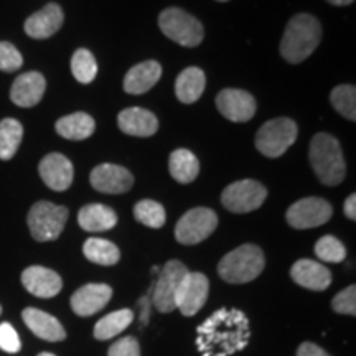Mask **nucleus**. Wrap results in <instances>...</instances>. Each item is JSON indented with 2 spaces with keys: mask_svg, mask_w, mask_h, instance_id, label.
<instances>
[{
  "mask_svg": "<svg viewBox=\"0 0 356 356\" xmlns=\"http://www.w3.org/2000/svg\"><path fill=\"white\" fill-rule=\"evenodd\" d=\"M83 254L86 259L99 266H114L121 259L119 248L102 238H89L83 246Z\"/></svg>",
  "mask_w": 356,
  "mask_h": 356,
  "instance_id": "28",
  "label": "nucleus"
},
{
  "mask_svg": "<svg viewBox=\"0 0 356 356\" xmlns=\"http://www.w3.org/2000/svg\"><path fill=\"white\" fill-rule=\"evenodd\" d=\"M108 356H140L139 341L134 337H126L111 345Z\"/></svg>",
  "mask_w": 356,
  "mask_h": 356,
  "instance_id": "38",
  "label": "nucleus"
},
{
  "mask_svg": "<svg viewBox=\"0 0 356 356\" xmlns=\"http://www.w3.org/2000/svg\"><path fill=\"white\" fill-rule=\"evenodd\" d=\"M44 89H47V81L43 74H40L38 71H29L13 81L10 99L20 108H33L42 101Z\"/></svg>",
  "mask_w": 356,
  "mask_h": 356,
  "instance_id": "19",
  "label": "nucleus"
},
{
  "mask_svg": "<svg viewBox=\"0 0 356 356\" xmlns=\"http://www.w3.org/2000/svg\"><path fill=\"white\" fill-rule=\"evenodd\" d=\"M327 2H330L333 6H338V7H345V6H350V3H353L355 0H327Z\"/></svg>",
  "mask_w": 356,
  "mask_h": 356,
  "instance_id": "41",
  "label": "nucleus"
},
{
  "mask_svg": "<svg viewBox=\"0 0 356 356\" xmlns=\"http://www.w3.org/2000/svg\"><path fill=\"white\" fill-rule=\"evenodd\" d=\"M22 318H24L26 327L33 332V335L44 341H63L66 338L63 325L47 312L29 307L22 314Z\"/></svg>",
  "mask_w": 356,
  "mask_h": 356,
  "instance_id": "21",
  "label": "nucleus"
},
{
  "mask_svg": "<svg viewBox=\"0 0 356 356\" xmlns=\"http://www.w3.org/2000/svg\"><path fill=\"white\" fill-rule=\"evenodd\" d=\"M315 254L323 262H341L346 257V249L335 236H323L315 244Z\"/></svg>",
  "mask_w": 356,
  "mask_h": 356,
  "instance_id": "34",
  "label": "nucleus"
},
{
  "mask_svg": "<svg viewBox=\"0 0 356 356\" xmlns=\"http://www.w3.org/2000/svg\"><path fill=\"white\" fill-rule=\"evenodd\" d=\"M216 108L233 122H246L254 118L256 99L243 89H222L216 96Z\"/></svg>",
  "mask_w": 356,
  "mask_h": 356,
  "instance_id": "13",
  "label": "nucleus"
},
{
  "mask_svg": "<svg viewBox=\"0 0 356 356\" xmlns=\"http://www.w3.org/2000/svg\"><path fill=\"white\" fill-rule=\"evenodd\" d=\"M22 65H24L22 53L12 43L0 42V71L13 73V71L20 70Z\"/></svg>",
  "mask_w": 356,
  "mask_h": 356,
  "instance_id": "35",
  "label": "nucleus"
},
{
  "mask_svg": "<svg viewBox=\"0 0 356 356\" xmlns=\"http://www.w3.org/2000/svg\"><path fill=\"white\" fill-rule=\"evenodd\" d=\"M267 190L256 180H239L226 186L221 195V203L231 213H249L261 208L266 202Z\"/></svg>",
  "mask_w": 356,
  "mask_h": 356,
  "instance_id": "9",
  "label": "nucleus"
},
{
  "mask_svg": "<svg viewBox=\"0 0 356 356\" xmlns=\"http://www.w3.org/2000/svg\"><path fill=\"white\" fill-rule=\"evenodd\" d=\"M0 314H2V307H0Z\"/></svg>",
  "mask_w": 356,
  "mask_h": 356,
  "instance_id": "44",
  "label": "nucleus"
},
{
  "mask_svg": "<svg viewBox=\"0 0 356 356\" xmlns=\"http://www.w3.org/2000/svg\"><path fill=\"white\" fill-rule=\"evenodd\" d=\"M218 228V216L210 208H193L180 218L175 226V239L185 246L204 241Z\"/></svg>",
  "mask_w": 356,
  "mask_h": 356,
  "instance_id": "8",
  "label": "nucleus"
},
{
  "mask_svg": "<svg viewBox=\"0 0 356 356\" xmlns=\"http://www.w3.org/2000/svg\"><path fill=\"white\" fill-rule=\"evenodd\" d=\"M78 222L84 231L89 233H101L109 231L118 225V215L113 208L101 203H92L83 207L78 213Z\"/></svg>",
  "mask_w": 356,
  "mask_h": 356,
  "instance_id": "24",
  "label": "nucleus"
},
{
  "mask_svg": "<svg viewBox=\"0 0 356 356\" xmlns=\"http://www.w3.org/2000/svg\"><path fill=\"white\" fill-rule=\"evenodd\" d=\"M22 137H24V126L17 119H3L0 121V159L10 160L19 150Z\"/></svg>",
  "mask_w": 356,
  "mask_h": 356,
  "instance_id": "30",
  "label": "nucleus"
},
{
  "mask_svg": "<svg viewBox=\"0 0 356 356\" xmlns=\"http://www.w3.org/2000/svg\"><path fill=\"white\" fill-rule=\"evenodd\" d=\"M332 106L343 118L356 121V89L353 84H341L337 86L330 95Z\"/></svg>",
  "mask_w": 356,
  "mask_h": 356,
  "instance_id": "33",
  "label": "nucleus"
},
{
  "mask_svg": "<svg viewBox=\"0 0 356 356\" xmlns=\"http://www.w3.org/2000/svg\"><path fill=\"white\" fill-rule=\"evenodd\" d=\"M333 215L332 204L323 198L310 197L296 202L287 210V222L296 229H309L322 226Z\"/></svg>",
  "mask_w": 356,
  "mask_h": 356,
  "instance_id": "11",
  "label": "nucleus"
},
{
  "mask_svg": "<svg viewBox=\"0 0 356 356\" xmlns=\"http://www.w3.org/2000/svg\"><path fill=\"white\" fill-rule=\"evenodd\" d=\"M251 330L241 310L221 309L198 327L197 346L202 356H231L248 346Z\"/></svg>",
  "mask_w": 356,
  "mask_h": 356,
  "instance_id": "1",
  "label": "nucleus"
},
{
  "mask_svg": "<svg viewBox=\"0 0 356 356\" xmlns=\"http://www.w3.org/2000/svg\"><path fill=\"white\" fill-rule=\"evenodd\" d=\"M71 73L76 78V81L83 84H89L95 81L97 74V63L92 53L86 48H79L71 56Z\"/></svg>",
  "mask_w": 356,
  "mask_h": 356,
  "instance_id": "31",
  "label": "nucleus"
},
{
  "mask_svg": "<svg viewBox=\"0 0 356 356\" xmlns=\"http://www.w3.org/2000/svg\"><path fill=\"white\" fill-rule=\"evenodd\" d=\"M134 216H136V220L142 222V225L154 229L162 228L167 220L165 208H163L159 202H154V200H142V202L137 203L136 207H134Z\"/></svg>",
  "mask_w": 356,
  "mask_h": 356,
  "instance_id": "32",
  "label": "nucleus"
},
{
  "mask_svg": "<svg viewBox=\"0 0 356 356\" xmlns=\"http://www.w3.org/2000/svg\"><path fill=\"white\" fill-rule=\"evenodd\" d=\"M89 180H91L92 188L109 195L126 193L134 185L132 173L121 165H114V163H102V165L95 167L89 175Z\"/></svg>",
  "mask_w": 356,
  "mask_h": 356,
  "instance_id": "14",
  "label": "nucleus"
},
{
  "mask_svg": "<svg viewBox=\"0 0 356 356\" xmlns=\"http://www.w3.org/2000/svg\"><path fill=\"white\" fill-rule=\"evenodd\" d=\"M65 15L58 3H48L35 12L25 22V33L35 40H44L55 35L63 25Z\"/></svg>",
  "mask_w": 356,
  "mask_h": 356,
  "instance_id": "18",
  "label": "nucleus"
},
{
  "mask_svg": "<svg viewBox=\"0 0 356 356\" xmlns=\"http://www.w3.org/2000/svg\"><path fill=\"white\" fill-rule=\"evenodd\" d=\"M345 215L350 220H356V195H350L345 202Z\"/></svg>",
  "mask_w": 356,
  "mask_h": 356,
  "instance_id": "40",
  "label": "nucleus"
},
{
  "mask_svg": "<svg viewBox=\"0 0 356 356\" xmlns=\"http://www.w3.org/2000/svg\"><path fill=\"white\" fill-rule=\"evenodd\" d=\"M113 297V289L106 284H86L71 297V309L79 317H91L104 309Z\"/></svg>",
  "mask_w": 356,
  "mask_h": 356,
  "instance_id": "17",
  "label": "nucleus"
},
{
  "mask_svg": "<svg viewBox=\"0 0 356 356\" xmlns=\"http://www.w3.org/2000/svg\"><path fill=\"white\" fill-rule=\"evenodd\" d=\"M218 2H228V0H218Z\"/></svg>",
  "mask_w": 356,
  "mask_h": 356,
  "instance_id": "43",
  "label": "nucleus"
},
{
  "mask_svg": "<svg viewBox=\"0 0 356 356\" xmlns=\"http://www.w3.org/2000/svg\"><path fill=\"white\" fill-rule=\"evenodd\" d=\"M299 127L289 118H277L262 124L256 134V149L269 159H277L297 140Z\"/></svg>",
  "mask_w": 356,
  "mask_h": 356,
  "instance_id": "6",
  "label": "nucleus"
},
{
  "mask_svg": "<svg viewBox=\"0 0 356 356\" xmlns=\"http://www.w3.org/2000/svg\"><path fill=\"white\" fill-rule=\"evenodd\" d=\"M190 270L186 269L184 262L173 259L168 261L165 266L162 267V273L159 274L157 282H155L152 291V302L155 309L162 314H170L177 309L175 297L180 287L181 280Z\"/></svg>",
  "mask_w": 356,
  "mask_h": 356,
  "instance_id": "10",
  "label": "nucleus"
},
{
  "mask_svg": "<svg viewBox=\"0 0 356 356\" xmlns=\"http://www.w3.org/2000/svg\"><path fill=\"white\" fill-rule=\"evenodd\" d=\"M38 356H56V355H53V353H40Z\"/></svg>",
  "mask_w": 356,
  "mask_h": 356,
  "instance_id": "42",
  "label": "nucleus"
},
{
  "mask_svg": "<svg viewBox=\"0 0 356 356\" xmlns=\"http://www.w3.org/2000/svg\"><path fill=\"white\" fill-rule=\"evenodd\" d=\"M291 275L293 282L310 289V291H325L332 284V273L320 262L312 259H300L292 266Z\"/></svg>",
  "mask_w": 356,
  "mask_h": 356,
  "instance_id": "20",
  "label": "nucleus"
},
{
  "mask_svg": "<svg viewBox=\"0 0 356 356\" xmlns=\"http://www.w3.org/2000/svg\"><path fill=\"white\" fill-rule=\"evenodd\" d=\"M310 165L318 180L327 186H337L345 180L346 165L340 142L330 134L320 132L310 142Z\"/></svg>",
  "mask_w": 356,
  "mask_h": 356,
  "instance_id": "3",
  "label": "nucleus"
},
{
  "mask_svg": "<svg viewBox=\"0 0 356 356\" xmlns=\"http://www.w3.org/2000/svg\"><path fill=\"white\" fill-rule=\"evenodd\" d=\"M162 76V66L157 61H144L132 66L124 78V91L129 95H144L159 83Z\"/></svg>",
  "mask_w": 356,
  "mask_h": 356,
  "instance_id": "23",
  "label": "nucleus"
},
{
  "mask_svg": "<svg viewBox=\"0 0 356 356\" xmlns=\"http://www.w3.org/2000/svg\"><path fill=\"white\" fill-rule=\"evenodd\" d=\"M322 40V25L309 13H299L289 22L282 42L280 55L289 63H302L309 58Z\"/></svg>",
  "mask_w": 356,
  "mask_h": 356,
  "instance_id": "2",
  "label": "nucleus"
},
{
  "mask_svg": "<svg viewBox=\"0 0 356 356\" xmlns=\"http://www.w3.org/2000/svg\"><path fill=\"white\" fill-rule=\"evenodd\" d=\"M159 26L165 37L186 48L198 47L204 37L202 22L177 7L165 8L160 13Z\"/></svg>",
  "mask_w": 356,
  "mask_h": 356,
  "instance_id": "5",
  "label": "nucleus"
},
{
  "mask_svg": "<svg viewBox=\"0 0 356 356\" xmlns=\"http://www.w3.org/2000/svg\"><path fill=\"white\" fill-rule=\"evenodd\" d=\"M297 356H330L323 348H320L318 345L310 343V341H305L299 346L297 350Z\"/></svg>",
  "mask_w": 356,
  "mask_h": 356,
  "instance_id": "39",
  "label": "nucleus"
},
{
  "mask_svg": "<svg viewBox=\"0 0 356 356\" xmlns=\"http://www.w3.org/2000/svg\"><path fill=\"white\" fill-rule=\"evenodd\" d=\"M168 170L178 184H191L200 173V162L190 150L177 149L168 160Z\"/></svg>",
  "mask_w": 356,
  "mask_h": 356,
  "instance_id": "27",
  "label": "nucleus"
},
{
  "mask_svg": "<svg viewBox=\"0 0 356 356\" xmlns=\"http://www.w3.org/2000/svg\"><path fill=\"white\" fill-rule=\"evenodd\" d=\"M134 322V312L129 309L115 310L113 314L102 317L95 327V337L97 340H111L118 337Z\"/></svg>",
  "mask_w": 356,
  "mask_h": 356,
  "instance_id": "29",
  "label": "nucleus"
},
{
  "mask_svg": "<svg viewBox=\"0 0 356 356\" xmlns=\"http://www.w3.org/2000/svg\"><path fill=\"white\" fill-rule=\"evenodd\" d=\"M264 266L266 259L261 248L243 244L222 257L218 264V274L229 284H246L259 277Z\"/></svg>",
  "mask_w": 356,
  "mask_h": 356,
  "instance_id": "4",
  "label": "nucleus"
},
{
  "mask_svg": "<svg viewBox=\"0 0 356 356\" xmlns=\"http://www.w3.org/2000/svg\"><path fill=\"white\" fill-rule=\"evenodd\" d=\"M333 310L338 312V314H343V315H353L356 314V287L350 286L341 291L340 293H337L333 297L332 302Z\"/></svg>",
  "mask_w": 356,
  "mask_h": 356,
  "instance_id": "36",
  "label": "nucleus"
},
{
  "mask_svg": "<svg viewBox=\"0 0 356 356\" xmlns=\"http://www.w3.org/2000/svg\"><path fill=\"white\" fill-rule=\"evenodd\" d=\"M40 177L48 188L55 191L68 190L73 184L74 168L68 157L63 154H48L38 167Z\"/></svg>",
  "mask_w": 356,
  "mask_h": 356,
  "instance_id": "15",
  "label": "nucleus"
},
{
  "mask_svg": "<svg viewBox=\"0 0 356 356\" xmlns=\"http://www.w3.org/2000/svg\"><path fill=\"white\" fill-rule=\"evenodd\" d=\"M204 86H207V78L204 73L197 66H190L178 74L175 81V95L178 101L185 104H193L202 97Z\"/></svg>",
  "mask_w": 356,
  "mask_h": 356,
  "instance_id": "25",
  "label": "nucleus"
},
{
  "mask_svg": "<svg viewBox=\"0 0 356 356\" xmlns=\"http://www.w3.org/2000/svg\"><path fill=\"white\" fill-rule=\"evenodd\" d=\"M22 348V341L19 333L10 323L3 322L0 325V350L7 353H19Z\"/></svg>",
  "mask_w": 356,
  "mask_h": 356,
  "instance_id": "37",
  "label": "nucleus"
},
{
  "mask_svg": "<svg viewBox=\"0 0 356 356\" xmlns=\"http://www.w3.org/2000/svg\"><path fill=\"white\" fill-rule=\"evenodd\" d=\"M119 129L127 136L150 137L159 131L157 118L150 111L142 108H127L118 118Z\"/></svg>",
  "mask_w": 356,
  "mask_h": 356,
  "instance_id": "22",
  "label": "nucleus"
},
{
  "mask_svg": "<svg viewBox=\"0 0 356 356\" xmlns=\"http://www.w3.org/2000/svg\"><path fill=\"white\" fill-rule=\"evenodd\" d=\"M210 280L202 273H188L178 287L175 305L185 317H193L207 304Z\"/></svg>",
  "mask_w": 356,
  "mask_h": 356,
  "instance_id": "12",
  "label": "nucleus"
},
{
  "mask_svg": "<svg viewBox=\"0 0 356 356\" xmlns=\"http://www.w3.org/2000/svg\"><path fill=\"white\" fill-rule=\"evenodd\" d=\"M56 132L68 140H84L95 134L96 122L86 113H74L65 115L56 122Z\"/></svg>",
  "mask_w": 356,
  "mask_h": 356,
  "instance_id": "26",
  "label": "nucleus"
},
{
  "mask_svg": "<svg viewBox=\"0 0 356 356\" xmlns=\"http://www.w3.org/2000/svg\"><path fill=\"white\" fill-rule=\"evenodd\" d=\"M68 208L50 202H38L29 213L30 233L37 241H55L63 233L68 221Z\"/></svg>",
  "mask_w": 356,
  "mask_h": 356,
  "instance_id": "7",
  "label": "nucleus"
},
{
  "mask_svg": "<svg viewBox=\"0 0 356 356\" xmlns=\"http://www.w3.org/2000/svg\"><path fill=\"white\" fill-rule=\"evenodd\" d=\"M22 284L32 296L40 299H51L63 289V280L60 275L43 266L26 267L22 274Z\"/></svg>",
  "mask_w": 356,
  "mask_h": 356,
  "instance_id": "16",
  "label": "nucleus"
}]
</instances>
